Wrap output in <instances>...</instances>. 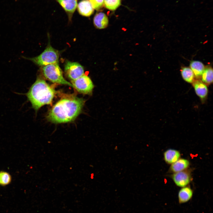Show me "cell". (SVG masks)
Returning a JSON list of instances; mask_svg holds the SVG:
<instances>
[{
	"mask_svg": "<svg viewBox=\"0 0 213 213\" xmlns=\"http://www.w3.org/2000/svg\"><path fill=\"white\" fill-rule=\"evenodd\" d=\"M85 102L84 99L74 96L62 98L50 109L47 119L55 123L73 121L80 113Z\"/></svg>",
	"mask_w": 213,
	"mask_h": 213,
	"instance_id": "1",
	"label": "cell"
},
{
	"mask_svg": "<svg viewBox=\"0 0 213 213\" xmlns=\"http://www.w3.org/2000/svg\"><path fill=\"white\" fill-rule=\"evenodd\" d=\"M56 92L42 78L38 77L26 94L28 100L36 111L44 105L51 103Z\"/></svg>",
	"mask_w": 213,
	"mask_h": 213,
	"instance_id": "2",
	"label": "cell"
},
{
	"mask_svg": "<svg viewBox=\"0 0 213 213\" xmlns=\"http://www.w3.org/2000/svg\"><path fill=\"white\" fill-rule=\"evenodd\" d=\"M41 71L44 77L54 83L67 85L73 88L71 83L64 78L62 71L59 63L41 66Z\"/></svg>",
	"mask_w": 213,
	"mask_h": 213,
	"instance_id": "3",
	"label": "cell"
},
{
	"mask_svg": "<svg viewBox=\"0 0 213 213\" xmlns=\"http://www.w3.org/2000/svg\"><path fill=\"white\" fill-rule=\"evenodd\" d=\"M59 51L54 48L49 43L45 50L38 56L32 58H25L37 65L43 66L59 63Z\"/></svg>",
	"mask_w": 213,
	"mask_h": 213,
	"instance_id": "4",
	"label": "cell"
},
{
	"mask_svg": "<svg viewBox=\"0 0 213 213\" xmlns=\"http://www.w3.org/2000/svg\"><path fill=\"white\" fill-rule=\"evenodd\" d=\"M71 84L78 92L83 94L91 95L94 87L91 78L85 74L74 80L71 81Z\"/></svg>",
	"mask_w": 213,
	"mask_h": 213,
	"instance_id": "5",
	"label": "cell"
},
{
	"mask_svg": "<svg viewBox=\"0 0 213 213\" xmlns=\"http://www.w3.org/2000/svg\"><path fill=\"white\" fill-rule=\"evenodd\" d=\"M64 69L66 75L71 81L77 79L84 74L83 67L77 62L67 61Z\"/></svg>",
	"mask_w": 213,
	"mask_h": 213,
	"instance_id": "6",
	"label": "cell"
},
{
	"mask_svg": "<svg viewBox=\"0 0 213 213\" xmlns=\"http://www.w3.org/2000/svg\"><path fill=\"white\" fill-rule=\"evenodd\" d=\"M191 175L186 170L174 173L172 176V180L177 186L183 187L186 186L191 180Z\"/></svg>",
	"mask_w": 213,
	"mask_h": 213,
	"instance_id": "7",
	"label": "cell"
},
{
	"mask_svg": "<svg viewBox=\"0 0 213 213\" xmlns=\"http://www.w3.org/2000/svg\"><path fill=\"white\" fill-rule=\"evenodd\" d=\"M193 85L197 95L202 101H204L208 93V89L206 84L199 80L194 81Z\"/></svg>",
	"mask_w": 213,
	"mask_h": 213,
	"instance_id": "8",
	"label": "cell"
},
{
	"mask_svg": "<svg viewBox=\"0 0 213 213\" xmlns=\"http://www.w3.org/2000/svg\"><path fill=\"white\" fill-rule=\"evenodd\" d=\"M93 23L95 27L98 29L106 28L109 24V20L106 14L103 12H99L94 16Z\"/></svg>",
	"mask_w": 213,
	"mask_h": 213,
	"instance_id": "9",
	"label": "cell"
},
{
	"mask_svg": "<svg viewBox=\"0 0 213 213\" xmlns=\"http://www.w3.org/2000/svg\"><path fill=\"white\" fill-rule=\"evenodd\" d=\"M69 14V19L75 11L77 5V0H55Z\"/></svg>",
	"mask_w": 213,
	"mask_h": 213,
	"instance_id": "10",
	"label": "cell"
},
{
	"mask_svg": "<svg viewBox=\"0 0 213 213\" xmlns=\"http://www.w3.org/2000/svg\"><path fill=\"white\" fill-rule=\"evenodd\" d=\"M78 7L79 13L84 16H90L93 12V8L88 0L81 1L78 4Z\"/></svg>",
	"mask_w": 213,
	"mask_h": 213,
	"instance_id": "11",
	"label": "cell"
},
{
	"mask_svg": "<svg viewBox=\"0 0 213 213\" xmlns=\"http://www.w3.org/2000/svg\"><path fill=\"white\" fill-rule=\"evenodd\" d=\"M189 161L185 159L180 158L171 164L170 170L174 173L185 170L189 166Z\"/></svg>",
	"mask_w": 213,
	"mask_h": 213,
	"instance_id": "12",
	"label": "cell"
},
{
	"mask_svg": "<svg viewBox=\"0 0 213 213\" xmlns=\"http://www.w3.org/2000/svg\"><path fill=\"white\" fill-rule=\"evenodd\" d=\"M180 157V152L175 149H169L166 150L164 153V158L165 162L169 164H172L175 162Z\"/></svg>",
	"mask_w": 213,
	"mask_h": 213,
	"instance_id": "13",
	"label": "cell"
},
{
	"mask_svg": "<svg viewBox=\"0 0 213 213\" xmlns=\"http://www.w3.org/2000/svg\"><path fill=\"white\" fill-rule=\"evenodd\" d=\"M193 195V191L188 186L182 187L178 193V201L180 204L186 203L192 198Z\"/></svg>",
	"mask_w": 213,
	"mask_h": 213,
	"instance_id": "14",
	"label": "cell"
},
{
	"mask_svg": "<svg viewBox=\"0 0 213 213\" xmlns=\"http://www.w3.org/2000/svg\"><path fill=\"white\" fill-rule=\"evenodd\" d=\"M190 66L196 77H201L205 68L203 64L199 61L193 60L190 62Z\"/></svg>",
	"mask_w": 213,
	"mask_h": 213,
	"instance_id": "15",
	"label": "cell"
},
{
	"mask_svg": "<svg viewBox=\"0 0 213 213\" xmlns=\"http://www.w3.org/2000/svg\"><path fill=\"white\" fill-rule=\"evenodd\" d=\"M202 82L205 84L209 85L213 82V69L210 67H207L205 69L201 76Z\"/></svg>",
	"mask_w": 213,
	"mask_h": 213,
	"instance_id": "16",
	"label": "cell"
},
{
	"mask_svg": "<svg viewBox=\"0 0 213 213\" xmlns=\"http://www.w3.org/2000/svg\"><path fill=\"white\" fill-rule=\"evenodd\" d=\"M181 74L183 78L186 82L192 83L194 81V75L190 68L182 67L181 70Z\"/></svg>",
	"mask_w": 213,
	"mask_h": 213,
	"instance_id": "17",
	"label": "cell"
},
{
	"mask_svg": "<svg viewBox=\"0 0 213 213\" xmlns=\"http://www.w3.org/2000/svg\"><path fill=\"white\" fill-rule=\"evenodd\" d=\"M12 181L11 175L8 172L1 171L0 172V185L4 186L9 184Z\"/></svg>",
	"mask_w": 213,
	"mask_h": 213,
	"instance_id": "18",
	"label": "cell"
},
{
	"mask_svg": "<svg viewBox=\"0 0 213 213\" xmlns=\"http://www.w3.org/2000/svg\"><path fill=\"white\" fill-rule=\"evenodd\" d=\"M105 7L107 9L114 10L121 4V0H104Z\"/></svg>",
	"mask_w": 213,
	"mask_h": 213,
	"instance_id": "19",
	"label": "cell"
},
{
	"mask_svg": "<svg viewBox=\"0 0 213 213\" xmlns=\"http://www.w3.org/2000/svg\"><path fill=\"white\" fill-rule=\"evenodd\" d=\"M93 9L99 10L103 6L104 0H90Z\"/></svg>",
	"mask_w": 213,
	"mask_h": 213,
	"instance_id": "20",
	"label": "cell"
},
{
	"mask_svg": "<svg viewBox=\"0 0 213 213\" xmlns=\"http://www.w3.org/2000/svg\"><path fill=\"white\" fill-rule=\"evenodd\" d=\"M117 146H115V148H114L115 150H117Z\"/></svg>",
	"mask_w": 213,
	"mask_h": 213,
	"instance_id": "21",
	"label": "cell"
}]
</instances>
